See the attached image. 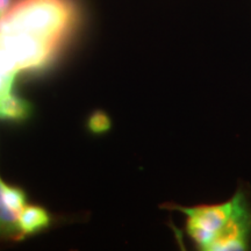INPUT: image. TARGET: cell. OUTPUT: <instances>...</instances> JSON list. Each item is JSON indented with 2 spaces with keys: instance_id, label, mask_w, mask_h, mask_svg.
<instances>
[{
  "instance_id": "6da1fadb",
  "label": "cell",
  "mask_w": 251,
  "mask_h": 251,
  "mask_svg": "<svg viewBox=\"0 0 251 251\" xmlns=\"http://www.w3.org/2000/svg\"><path fill=\"white\" fill-rule=\"evenodd\" d=\"M186 216V234L198 249L244 251L251 248V205L238 188L226 202L194 207L172 206Z\"/></svg>"
},
{
  "instance_id": "7a4b0ae2",
  "label": "cell",
  "mask_w": 251,
  "mask_h": 251,
  "mask_svg": "<svg viewBox=\"0 0 251 251\" xmlns=\"http://www.w3.org/2000/svg\"><path fill=\"white\" fill-rule=\"evenodd\" d=\"M0 24L64 47L80 24L76 0H15Z\"/></svg>"
},
{
  "instance_id": "3957f363",
  "label": "cell",
  "mask_w": 251,
  "mask_h": 251,
  "mask_svg": "<svg viewBox=\"0 0 251 251\" xmlns=\"http://www.w3.org/2000/svg\"><path fill=\"white\" fill-rule=\"evenodd\" d=\"M4 184V181L0 179V238L13 241L24 240L20 225H19L20 213L14 211L6 202L4 193H2Z\"/></svg>"
},
{
  "instance_id": "277c9868",
  "label": "cell",
  "mask_w": 251,
  "mask_h": 251,
  "mask_svg": "<svg viewBox=\"0 0 251 251\" xmlns=\"http://www.w3.org/2000/svg\"><path fill=\"white\" fill-rule=\"evenodd\" d=\"M19 225L23 237H28L48 227L50 225V215L42 207L27 203L19 216Z\"/></svg>"
},
{
  "instance_id": "5b68a950",
  "label": "cell",
  "mask_w": 251,
  "mask_h": 251,
  "mask_svg": "<svg viewBox=\"0 0 251 251\" xmlns=\"http://www.w3.org/2000/svg\"><path fill=\"white\" fill-rule=\"evenodd\" d=\"M4 198L6 202L8 203L9 207L17 211L18 213H21L24 209V207L27 205L26 200V194L21 188H18L15 186H9L7 184H4Z\"/></svg>"
},
{
  "instance_id": "8992f818",
  "label": "cell",
  "mask_w": 251,
  "mask_h": 251,
  "mask_svg": "<svg viewBox=\"0 0 251 251\" xmlns=\"http://www.w3.org/2000/svg\"><path fill=\"white\" fill-rule=\"evenodd\" d=\"M89 127L94 133H102L109 128V119L101 112L94 113L89 120Z\"/></svg>"
},
{
  "instance_id": "52a82bcc",
  "label": "cell",
  "mask_w": 251,
  "mask_h": 251,
  "mask_svg": "<svg viewBox=\"0 0 251 251\" xmlns=\"http://www.w3.org/2000/svg\"><path fill=\"white\" fill-rule=\"evenodd\" d=\"M12 4H13V0H0V18H2V15L8 11Z\"/></svg>"
}]
</instances>
